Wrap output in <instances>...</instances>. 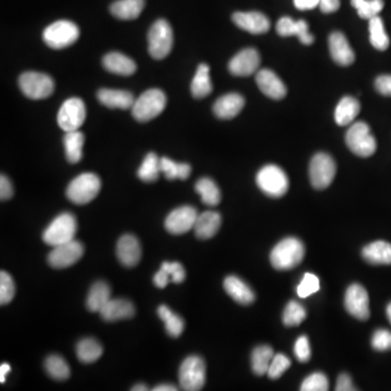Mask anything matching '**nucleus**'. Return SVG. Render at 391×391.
Returning <instances> with one entry per match:
<instances>
[{
	"label": "nucleus",
	"instance_id": "nucleus-19",
	"mask_svg": "<svg viewBox=\"0 0 391 391\" xmlns=\"http://www.w3.org/2000/svg\"><path fill=\"white\" fill-rule=\"evenodd\" d=\"M256 82L261 92L271 99L280 100L286 96V85L275 72L268 69L260 70L256 72Z\"/></svg>",
	"mask_w": 391,
	"mask_h": 391
},
{
	"label": "nucleus",
	"instance_id": "nucleus-15",
	"mask_svg": "<svg viewBox=\"0 0 391 391\" xmlns=\"http://www.w3.org/2000/svg\"><path fill=\"white\" fill-rule=\"evenodd\" d=\"M197 209L192 206H182L175 209L166 216L164 226L168 232L173 235H182L194 230L197 221Z\"/></svg>",
	"mask_w": 391,
	"mask_h": 391
},
{
	"label": "nucleus",
	"instance_id": "nucleus-16",
	"mask_svg": "<svg viewBox=\"0 0 391 391\" xmlns=\"http://www.w3.org/2000/svg\"><path fill=\"white\" fill-rule=\"evenodd\" d=\"M260 62L259 52L254 48H246L230 60L228 70L235 76H249L258 71Z\"/></svg>",
	"mask_w": 391,
	"mask_h": 391
},
{
	"label": "nucleus",
	"instance_id": "nucleus-59",
	"mask_svg": "<svg viewBox=\"0 0 391 391\" xmlns=\"http://www.w3.org/2000/svg\"><path fill=\"white\" fill-rule=\"evenodd\" d=\"M147 387L145 386V385H142V384H138V385H135V386L133 387V388H132V390L134 391H146L147 390Z\"/></svg>",
	"mask_w": 391,
	"mask_h": 391
},
{
	"label": "nucleus",
	"instance_id": "nucleus-28",
	"mask_svg": "<svg viewBox=\"0 0 391 391\" xmlns=\"http://www.w3.org/2000/svg\"><path fill=\"white\" fill-rule=\"evenodd\" d=\"M362 256L370 264L389 266L391 264V244L384 240L372 242L363 248Z\"/></svg>",
	"mask_w": 391,
	"mask_h": 391
},
{
	"label": "nucleus",
	"instance_id": "nucleus-5",
	"mask_svg": "<svg viewBox=\"0 0 391 391\" xmlns=\"http://www.w3.org/2000/svg\"><path fill=\"white\" fill-rule=\"evenodd\" d=\"M77 222L73 214L66 212L52 221L43 234V240L48 246L57 247L67 244L75 238Z\"/></svg>",
	"mask_w": 391,
	"mask_h": 391
},
{
	"label": "nucleus",
	"instance_id": "nucleus-6",
	"mask_svg": "<svg viewBox=\"0 0 391 391\" xmlns=\"http://www.w3.org/2000/svg\"><path fill=\"white\" fill-rule=\"evenodd\" d=\"M346 144L351 152L362 158L373 156L377 149V142L365 122H356L349 128Z\"/></svg>",
	"mask_w": 391,
	"mask_h": 391
},
{
	"label": "nucleus",
	"instance_id": "nucleus-9",
	"mask_svg": "<svg viewBox=\"0 0 391 391\" xmlns=\"http://www.w3.org/2000/svg\"><path fill=\"white\" fill-rule=\"evenodd\" d=\"M80 37V29L73 22L60 20L50 24L44 31L45 43L52 49H63L73 45Z\"/></svg>",
	"mask_w": 391,
	"mask_h": 391
},
{
	"label": "nucleus",
	"instance_id": "nucleus-4",
	"mask_svg": "<svg viewBox=\"0 0 391 391\" xmlns=\"http://www.w3.org/2000/svg\"><path fill=\"white\" fill-rule=\"evenodd\" d=\"M256 184L270 197L280 198L290 188V180L284 170L275 164L263 166L256 174Z\"/></svg>",
	"mask_w": 391,
	"mask_h": 391
},
{
	"label": "nucleus",
	"instance_id": "nucleus-18",
	"mask_svg": "<svg viewBox=\"0 0 391 391\" xmlns=\"http://www.w3.org/2000/svg\"><path fill=\"white\" fill-rule=\"evenodd\" d=\"M116 256L126 268H134L142 259V246L134 235H123L116 244Z\"/></svg>",
	"mask_w": 391,
	"mask_h": 391
},
{
	"label": "nucleus",
	"instance_id": "nucleus-30",
	"mask_svg": "<svg viewBox=\"0 0 391 391\" xmlns=\"http://www.w3.org/2000/svg\"><path fill=\"white\" fill-rule=\"evenodd\" d=\"M145 8V0H118L112 4L110 12L116 19L135 20Z\"/></svg>",
	"mask_w": 391,
	"mask_h": 391
},
{
	"label": "nucleus",
	"instance_id": "nucleus-12",
	"mask_svg": "<svg viewBox=\"0 0 391 391\" xmlns=\"http://www.w3.org/2000/svg\"><path fill=\"white\" fill-rule=\"evenodd\" d=\"M57 119L58 124L66 133L77 130L86 119V108L83 100L77 97L66 100L60 108Z\"/></svg>",
	"mask_w": 391,
	"mask_h": 391
},
{
	"label": "nucleus",
	"instance_id": "nucleus-44",
	"mask_svg": "<svg viewBox=\"0 0 391 391\" xmlns=\"http://www.w3.org/2000/svg\"><path fill=\"white\" fill-rule=\"evenodd\" d=\"M328 389H330V382L328 376L320 372L309 375L300 387V390L302 391H328Z\"/></svg>",
	"mask_w": 391,
	"mask_h": 391
},
{
	"label": "nucleus",
	"instance_id": "nucleus-20",
	"mask_svg": "<svg viewBox=\"0 0 391 391\" xmlns=\"http://www.w3.org/2000/svg\"><path fill=\"white\" fill-rule=\"evenodd\" d=\"M330 56L333 60L342 67H348L356 60L354 51L351 48L348 39L342 32H334L328 38Z\"/></svg>",
	"mask_w": 391,
	"mask_h": 391
},
{
	"label": "nucleus",
	"instance_id": "nucleus-1",
	"mask_svg": "<svg viewBox=\"0 0 391 391\" xmlns=\"http://www.w3.org/2000/svg\"><path fill=\"white\" fill-rule=\"evenodd\" d=\"M306 254L304 242L296 237L280 240L270 254L271 264L278 271L292 270L302 263Z\"/></svg>",
	"mask_w": 391,
	"mask_h": 391
},
{
	"label": "nucleus",
	"instance_id": "nucleus-50",
	"mask_svg": "<svg viewBox=\"0 0 391 391\" xmlns=\"http://www.w3.org/2000/svg\"><path fill=\"white\" fill-rule=\"evenodd\" d=\"M161 268H163L168 273L172 282L175 283V284H180V283L185 280L186 272L180 262H163L161 264Z\"/></svg>",
	"mask_w": 391,
	"mask_h": 391
},
{
	"label": "nucleus",
	"instance_id": "nucleus-58",
	"mask_svg": "<svg viewBox=\"0 0 391 391\" xmlns=\"http://www.w3.org/2000/svg\"><path fill=\"white\" fill-rule=\"evenodd\" d=\"M154 391H175V390H178V388H176L175 386H173V385L161 384V385H158V386L156 387H154Z\"/></svg>",
	"mask_w": 391,
	"mask_h": 391
},
{
	"label": "nucleus",
	"instance_id": "nucleus-24",
	"mask_svg": "<svg viewBox=\"0 0 391 391\" xmlns=\"http://www.w3.org/2000/svg\"><path fill=\"white\" fill-rule=\"evenodd\" d=\"M223 285L224 290L228 292V296L232 297L238 304L248 306L256 300V294L252 290V287L237 276H228L224 280Z\"/></svg>",
	"mask_w": 391,
	"mask_h": 391
},
{
	"label": "nucleus",
	"instance_id": "nucleus-43",
	"mask_svg": "<svg viewBox=\"0 0 391 391\" xmlns=\"http://www.w3.org/2000/svg\"><path fill=\"white\" fill-rule=\"evenodd\" d=\"M306 318V311L302 304L292 300L287 304L283 313V323L286 326H298L302 324Z\"/></svg>",
	"mask_w": 391,
	"mask_h": 391
},
{
	"label": "nucleus",
	"instance_id": "nucleus-33",
	"mask_svg": "<svg viewBox=\"0 0 391 391\" xmlns=\"http://www.w3.org/2000/svg\"><path fill=\"white\" fill-rule=\"evenodd\" d=\"M84 142H85L84 134L78 130L67 132L64 135L66 156L70 163H77L81 161L82 156H83Z\"/></svg>",
	"mask_w": 391,
	"mask_h": 391
},
{
	"label": "nucleus",
	"instance_id": "nucleus-41",
	"mask_svg": "<svg viewBox=\"0 0 391 391\" xmlns=\"http://www.w3.org/2000/svg\"><path fill=\"white\" fill-rule=\"evenodd\" d=\"M45 368L48 375L56 380H68L71 375L67 361L58 354H52L46 359Z\"/></svg>",
	"mask_w": 391,
	"mask_h": 391
},
{
	"label": "nucleus",
	"instance_id": "nucleus-55",
	"mask_svg": "<svg viewBox=\"0 0 391 391\" xmlns=\"http://www.w3.org/2000/svg\"><path fill=\"white\" fill-rule=\"evenodd\" d=\"M168 280H170V275L168 273L163 270V268H160V271L156 273V275L154 278V283L158 288L160 290H163L168 286Z\"/></svg>",
	"mask_w": 391,
	"mask_h": 391
},
{
	"label": "nucleus",
	"instance_id": "nucleus-26",
	"mask_svg": "<svg viewBox=\"0 0 391 391\" xmlns=\"http://www.w3.org/2000/svg\"><path fill=\"white\" fill-rule=\"evenodd\" d=\"M222 224L221 214L216 211H206L198 216L194 232L199 240H210L216 236Z\"/></svg>",
	"mask_w": 391,
	"mask_h": 391
},
{
	"label": "nucleus",
	"instance_id": "nucleus-3",
	"mask_svg": "<svg viewBox=\"0 0 391 391\" xmlns=\"http://www.w3.org/2000/svg\"><path fill=\"white\" fill-rule=\"evenodd\" d=\"M173 47V31L166 20H156L148 33V51L154 59L168 57Z\"/></svg>",
	"mask_w": 391,
	"mask_h": 391
},
{
	"label": "nucleus",
	"instance_id": "nucleus-53",
	"mask_svg": "<svg viewBox=\"0 0 391 391\" xmlns=\"http://www.w3.org/2000/svg\"><path fill=\"white\" fill-rule=\"evenodd\" d=\"M335 389L337 391L356 390V388H354V383L351 380V377L346 374V373L339 375L338 380H337L336 388Z\"/></svg>",
	"mask_w": 391,
	"mask_h": 391
},
{
	"label": "nucleus",
	"instance_id": "nucleus-14",
	"mask_svg": "<svg viewBox=\"0 0 391 391\" xmlns=\"http://www.w3.org/2000/svg\"><path fill=\"white\" fill-rule=\"evenodd\" d=\"M84 246L77 240L54 247L48 256V263L55 268H66L74 266L83 256Z\"/></svg>",
	"mask_w": 391,
	"mask_h": 391
},
{
	"label": "nucleus",
	"instance_id": "nucleus-7",
	"mask_svg": "<svg viewBox=\"0 0 391 391\" xmlns=\"http://www.w3.org/2000/svg\"><path fill=\"white\" fill-rule=\"evenodd\" d=\"M101 190V180L94 173H84L74 178L67 188V197L75 204L93 201Z\"/></svg>",
	"mask_w": 391,
	"mask_h": 391
},
{
	"label": "nucleus",
	"instance_id": "nucleus-60",
	"mask_svg": "<svg viewBox=\"0 0 391 391\" xmlns=\"http://www.w3.org/2000/svg\"><path fill=\"white\" fill-rule=\"evenodd\" d=\"M387 316H388L389 322L391 324V302L387 306Z\"/></svg>",
	"mask_w": 391,
	"mask_h": 391
},
{
	"label": "nucleus",
	"instance_id": "nucleus-57",
	"mask_svg": "<svg viewBox=\"0 0 391 391\" xmlns=\"http://www.w3.org/2000/svg\"><path fill=\"white\" fill-rule=\"evenodd\" d=\"M10 370H11V368H10V365L8 363H3L1 366H0V382H1V384L6 382V377H7Z\"/></svg>",
	"mask_w": 391,
	"mask_h": 391
},
{
	"label": "nucleus",
	"instance_id": "nucleus-25",
	"mask_svg": "<svg viewBox=\"0 0 391 391\" xmlns=\"http://www.w3.org/2000/svg\"><path fill=\"white\" fill-rule=\"evenodd\" d=\"M244 106V99L242 95L230 93L216 100L213 106V112L218 119L230 120L237 116Z\"/></svg>",
	"mask_w": 391,
	"mask_h": 391
},
{
	"label": "nucleus",
	"instance_id": "nucleus-34",
	"mask_svg": "<svg viewBox=\"0 0 391 391\" xmlns=\"http://www.w3.org/2000/svg\"><path fill=\"white\" fill-rule=\"evenodd\" d=\"M274 350L268 345H262L254 349L252 354V368L254 374L263 376L268 374L271 362L274 358Z\"/></svg>",
	"mask_w": 391,
	"mask_h": 391
},
{
	"label": "nucleus",
	"instance_id": "nucleus-46",
	"mask_svg": "<svg viewBox=\"0 0 391 391\" xmlns=\"http://www.w3.org/2000/svg\"><path fill=\"white\" fill-rule=\"evenodd\" d=\"M320 290V280L313 273H306L300 284L297 287V294L300 298L304 299L316 294Z\"/></svg>",
	"mask_w": 391,
	"mask_h": 391
},
{
	"label": "nucleus",
	"instance_id": "nucleus-39",
	"mask_svg": "<svg viewBox=\"0 0 391 391\" xmlns=\"http://www.w3.org/2000/svg\"><path fill=\"white\" fill-rule=\"evenodd\" d=\"M160 172H161V166H160L159 158L154 152H149L138 168L137 175L142 182H152L159 178Z\"/></svg>",
	"mask_w": 391,
	"mask_h": 391
},
{
	"label": "nucleus",
	"instance_id": "nucleus-32",
	"mask_svg": "<svg viewBox=\"0 0 391 391\" xmlns=\"http://www.w3.org/2000/svg\"><path fill=\"white\" fill-rule=\"evenodd\" d=\"M190 89H192V96L198 99L206 97L212 93L213 86H212L211 78H210V68L208 64H199V67L192 78Z\"/></svg>",
	"mask_w": 391,
	"mask_h": 391
},
{
	"label": "nucleus",
	"instance_id": "nucleus-22",
	"mask_svg": "<svg viewBox=\"0 0 391 391\" xmlns=\"http://www.w3.org/2000/svg\"><path fill=\"white\" fill-rule=\"evenodd\" d=\"M100 104L111 109H132L135 98L128 90L109 89L102 88L97 93Z\"/></svg>",
	"mask_w": 391,
	"mask_h": 391
},
{
	"label": "nucleus",
	"instance_id": "nucleus-37",
	"mask_svg": "<svg viewBox=\"0 0 391 391\" xmlns=\"http://www.w3.org/2000/svg\"><path fill=\"white\" fill-rule=\"evenodd\" d=\"M158 316L166 324V330L171 337H180L185 328V323L180 316L175 314L168 306H160L158 308Z\"/></svg>",
	"mask_w": 391,
	"mask_h": 391
},
{
	"label": "nucleus",
	"instance_id": "nucleus-23",
	"mask_svg": "<svg viewBox=\"0 0 391 391\" xmlns=\"http://www.w3.org/2000/svg\"><path fill=\"white\" fill-rule=\"evenodd\" d=\"M100 316L107 322L126 320L133 318L135 306L128 299H110L104 308L100 310Z\"/></svg>",
	"mask_w": 391,
	"mask_h": 391
},
{
	"label": "nucleus",
	"instance_id": "nucleus-45",
	"mask_svg": "<svg viewBox=\"0 0 391 391\" xmlns=\"http://www.w3.org/2000/svg\"><path fill=\"white\" fill-rule=\"evenodd\" d=\"M15 284L9 273L1 271L0 273V304H7L15 298Z\"/></svg>",
	"mask_w": 391,
	"mask_h": 391
},
{
	"label": "nucleus",
	"instance_id": "nucleus-10",
	"mask_svg": "<svg viewBox=\"0 0 391 391\" xmlns=\"http://www.w3.org/2000/svg\"><path fill=\"white\" fill-rule=\"evenodd\" d=\"M22 93L30 99H45L55 92V82L47 74L41 72H25L19 78Z\"/></svg>",
	"mask_w": 391,
	"mask_h": 391
},
{
	"label": "nucleus",
	"instance_id": "nucleus-8",
	"mask_svg": "<svg viewBox=\"0 0 391 391\" xmlns=\"http://www.w3.org/2000/svg\"><path fill=\"white\" fill-rule=\"evenodd\" d=\"M178 380L184 390H201L206 384V362L204 359L199 356H187L180 364Z\"/></svg>",
	"mask_w": 391,
	"mask_h": 391
},
{
	"label": "nucleus",
	"instance_id": "nucleus-17",
	"mask_svg": "<svg viewBox=\"0 0 391 391\" xmlns=\"http://www.w3.org/2000/svg\"><path fill=\"white\" fill-rule=\"evenodd\" d=\"M232 21L240 29L254 35L266 33L271 27L268 17L258 11L235 12Z\"/></svg>",
	"mask_w": 391,
	"mask_h": 391
},
{
	"label": "nucleus",
	"instance_id": "nucleus-35",
	"mask_svg": "<svg viewBox=\"0 0 391 391\" xmlns=\"http://www.w3.org/2000/svg\"><path fill=\"white\" fill-rule=\"evenodd\" d=\"M104 349L95 338H84L76 346V356L83 363H94L99 360Z\"/></svg>",
	"mask_w": 391,
	"mask_h": 391
},
{
	"label": "nucleus",
	"instance_id": "nucleus-38",
	"mask_svg": "<svg viewBox=\"0 0 391 391\" xmlns=\"http://www.w3.org/2000/svg\"><path fill=\"white\" fill-rule=\"evenodd\" d=\"M368 21H370L368 27H370L371 44L375 49L384 51L389 47L390 41H389L388 35L385 31L384 22H383L382 18L377 15V17L368 20Z\"/></svg>",
	"mask_w": 391,
	"mask_h": 391
},
{
	"label": "nucleus",
	"instance_id": "nucleus-54",
	"mask_svg": "<svg viewBox=\"0 0 391 391\" xmlns=\"http://www.w3.org/2000/svg\"><path fill=\"white\" fill-rule=\"evenodd\" d=\"M320 9L324 13H333L340 7V0H320Z\"/></svg>",
	"mask_w": 391,
	"mask_h": 391
},
{
	"label": "nucleus",
	"instance_id": "nucleus-11",
	"mask_svg": "<svg viewBox=\"0 0 391 391\" xmlns=\"http://www.w3.org/2000/svg\"><path fill=\"white\" fill-rule=\"evenodd\" d=\"M337 166L330 154L318 152L311 160L309 174L311 184L316 190L328 188L336 176Z\"/></svg>",
	"mask_w": 391,
	"mask_h": 391
},
{
	"label": "nucleus",
	"instance_id": "nucleus-42",
	"mask_svg": "<svg viewBox=\"0 0 391 391\" xmlns=\"http://www.w3.org/2000/svg\"><path fill=\"white\" fill-rule=\"evenodd\" d=\"M351 5L356 8L359 17L371 20L380 15L384 8V0H351Z\"/></svg>",
	"mask_w": 391,
	"mask_h": 391
},
{
	"label": "nucleus",
	"instance_id": "nucleus-40",
	"mask_svg": "<svg viewBox=\"0 0 391 391\" xmlns=\"http://www.w3.org/2000/svg\"><path fill=\"white\" fill-rule=\"evenodd\" d=\"M161 172L168 180H187L192 173V166L187 163H178L168 158H161L160 159Z\"/></svg>",
	"mask_w": 391,
	"mask_h": 391
},
{
	"label": "nucleus",
	"instance_id": "nucleus-51",
	"mask_svg": "<svg viewBox=\"0 0 391 391\" xmlns=\"http://www.w3.org/2000/svg\"><path fill=\"white\" fill-rule=\"evenodd\" d=\"M375 88L378 93L391 97V75H380L375 81Z\"/></svg>",
	"mask_w": 391,
	"mask_h": 391
},
{
	"label": "nucleus",
	"instance_id": "nucleus-2",
	"mask_svg": "<svg viewBox=\"0 0 391 391\" xmlns=\"http://www.w3.org/2000/svg\"><path fill=\"white\" fill-rule=\"evenodd\" d=\"M166 106V96L161 89L151 88L142 93L134 102L132 114L136 121L145 122L162 113Z\"/></svg>",
	"mask_w": 391,
	"mask_h": 391
},
{
	"label": "nucleus",
	"instance_id": "nucleus-49",
	"mask_svg": "<svg viewBox=\"0 0 391 391\" xmlns=\"http://www.w3.org/2000/svg\"><path fill=\"white\" fill-rule=\"evenodd\" d=\"M372 347L377 351H388L391 349V332L377 330L372 337Z\"/></svg>",
	"mask_w": 391,
	"mask_h": 391
},
{
	"label": "nucleus",
	"instance_id": "nucleus-56",
	"mask_svg": "<svg viewBox=\"0 0 391 391\" xmlns=\"http://www.w3.org/2000/svg\"><path fill=\"white\" fill-rule=\"evenodd\" d=\"M320 5V0H294V6L299 10L314 9Z\"/></svg>",
	"mask_w": 391,
	"mask_h": 391
},
{
	"label": "nucleus",
	"instance_id": "nucleus-29",
	"mask_svg": "<svg viewBox=\"0 0 391 391\" xmlns=\"http://www.w3.org/2000/svg\"><path fill=\"white\" fill-rule=\"evenodd\" d=\"M361 104L356 98L346 96L337 104L335 110V121L338 125L347 126L352 123L360 113Z\"/></svg>",
	"mask_w": 391,
	"mask_h": 391
},
{
	"label": "nucleus",
	"instance_id": "nucleus-21",
	"mask_svg": "<svg viewBox=\"0 0 391 391\" xmlns=\"http://www.w3.org/2000/svg\"><path fill=\"white\" fill-rule=\"evenodd\" d=\"M276 31L283 37L297 36L304 45H312L314 42V36L309 32V24L304 20L294 21L290 17L280 18L276 25Z\"/></svg>",
	"mask_w": 391,
	"mask_h": 391
},
{
	"label": "nucleus",
	"instance_id": "nucleus-48",
	"mask_svg": "<svg viewBox=\"0 0 391 391\" xmlns=\"http://www.w3.org/2000/svg\"><path fill=\"white\" fill-rule=\"evenodd\" d=\"M294 354L299 362H308L311 359V347L308 337H299L294 342Z\"/></svg>",
	"mask_w": 391,
	"mask_h": 391
},
{
	"label": "nucleus",
	"instance_id": "nucleus-52",
	"mask_svg": "<svg viewBox=\"0 0 391 391\" xmlns=\"http://www.w3.org/2000/svg\"><path fill=\"white\" fill-rule=\"evenodd\" d=\"M13 196V186L9 178L6 175L0 178V198L1 200H8Z\"/></svg>",
	"mask_w": 391,
	"mask_h": 391
},
{
	"label": "nucleus",
	"instance_id": "nucleus-13",
	"mask_svg": "<svg viewBox=\"0 0 391 391\" xmlns=\"http://www.w3.org/2000/svg\"><path fill=\"white\" fill-rule=\"evenodd\" d=\"M345 308L350 316L360 321L370 318V298L368 292L360 284H352L348 287L345 294Z\"/></svg>",
	"mask_w": 391,
	"mask_h": 391
},
{
	"label": "nucleus",
	"instance_id": "nucleus-27",
	"mask_svg": "<svg viewBox=\"0 0 391 391\" xmlns=\"http://www.w3.org/2000/svg\"><path fill=\"white\" fill-rule=\"evenodd\" d=\"M104 69L118 75L130 76L137 70L135 61L121 52H110L102 59Z\"/></svg>",
	"mask_w": 391,
	"mask_h": 391
},
{
	"label": "nucleus",
	"instance_id": "nucleus-47",
	"mask_svg": "<svg viewBox=\"0 0 391 391\" xmlns=\"http://www.w3.org/2000/svg\"><path fill=\"white\" fill-rule=\"evenodd\" d=\"M292 361L288 356L283 354H278L273 358L271 362L270 368L268 371V376L271 380H278L283 376L285 372L290 368Z\"/></svg>",
	"mask_w": 391,
	"mask_h": 391
},
{
	"label": "nucleus",
	"instance_id": "nucleus-31",
	"mask_svg": "<svg viewBox=\"0 0 391 391\" xmlns=\"http://www.w3.org/2000/svg\"><path fill=\"white\" fill-rule=\"evenodd\" d=\"M111 299V288L106 282H96L90 287L86 306L92 312H100Z\"/></svg>",
	"mask_w": 391,
	"mask_h": 391
},
{
	"label": "nucleus",
	"instance_id": "nucleus-36",
	"mask_svg": "<svg viewBox=\"0 0 391 391\" xmlns=\"http://www.w3.org/2000/svg\"><path fill=\"white\" fill-rule=\"evenodd\" d=\"M194 190L201 197V201L206 206H216L221 202L220 188L211 178H202L196 182Z\"/></svg>",
	"mask_w": 391,
	"mask_h": 391
}]
</instances>
